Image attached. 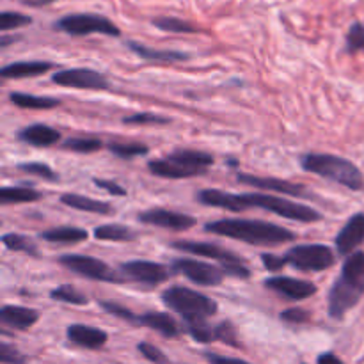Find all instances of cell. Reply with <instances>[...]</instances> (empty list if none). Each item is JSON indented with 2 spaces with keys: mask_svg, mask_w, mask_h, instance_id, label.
Instances as JSON below:
<instances>
[{
  "mask_svg": "<svg viewBox=\"0 0 364 364\" xmlns=\"http://www.w3.org/2000/svg\"><path fill=\"white\" fill-rule=\"evenodd\" d=\"M198 203L212 208H223L228 212H244L249 208H263L267 212L279 215L283 219L295 220V223H316L322 219V213L315 208L302 203H295L291 199L277 198L276 194H258V192H247V194H233V192L217 191V188H205L196 194Z\"/></svg>",
  "mask_w": 364,
  "mask_h": 364,
  "instance_id": "1",
  "label": "cell"
},
{
  "mask_svg": "<svg viewBox=\"0 0 364 364\" xmlns=\"http://www.w3.org/2000/svg\"><path fill=\"white\" fill-rule=\"evenodd\" d=\"M203 230L219 237L235 238L258 247H276L295 240L294 231L277 224L256 219H219L206 223Z\"/></svg>",
  "mask_w": 364,
  "mask_h": 364,
  "instance_id": "2",
  "label": "cell"
},
{
  "mask_svg": "<svg viewBox=\"0 0 364 364\" xmlns=\"http://www.w3.org/2000/svg\"><path fill=\"white\" fill-rule=\"evenodd\" d=\"M364 297V252L355 251L347 256L341 274L327 294V311L333 320H343L352 308Z\"/></svg>",
  "mask_w": 364,
  "mask_h": 364,
  "instance_id": "3",
  "label": "cell"
},
{
  "mask_svg": "<svg viewBox=\"0 0 364 364\" xmlns=\"http://www.w3.org/2000/svg\"><path fill=\"white\" fill-rule=\"evenodd\" d=\"M299 164L308 173L334 181L348 191H364V176L358 166L343 156L331 153H304Z\"/></svg>",
  "mask_w": 364,
  "mask_h": 364,
  "instance_id": "4",
  "label": "cell"
},
{
  "mask_svg": "<svg viewBox=\"0 0 364 364\" xmlns=\"http://www.w3.org/2000/svg\"><path fill=\"white\" fill-rule=\"evenodd\" d=\"M215 159L206 151L198 149H174L164 159H153L148 162V169L153 176L166 180H183L205 174L213 166Z\"/></svg>",
  "mask_w": 364,
  "mask_h": 364,
  "instance_id": "5",
  "label": "cell"
},
{
  "mask_svg": "<svg viewBox=\"0 0 364 364\" xmlns=\"http://www.w3.org/2000/svg\"><path fill=\"white\" fill-rule=\"evenodd\" d=\"M162 302L167 309L178 313L183 323L208 322L219 311V304L213 299L187 287H169L164 290Z\"/></svg>",
  "mask_w": 364,
  "mask_h": 364,
  "instance_id": "6",
  "label": "cell"
},
{
  "mask_svg": "<svg viewBox=\"0 0 364 364\" xmlns=\"http://www.w3.org/2000/svg\"><path fill=\"white\" fill-rule=\"evenodd\" d=\"M171 247L176 251L187 252V255L205 256V258L215 259L220 263V269L226 276L238 277V279H249L251 277V269L247 263L235 255L233 251L220 247V245L212 244V242H198V240H174L171 242Z\"/></svg>",
  "mask_w": 364,
  "mask_h": 364,
  "instance_id": "7",
  "label": "cell"
},
{
  "mask_svg": "<svg viewBox=\"0 0 364 364\" xmlns=\"http://www.w3.org/2000/svg\"><path fill=\"white\" fill-rule=\"evenodd\" d=\"M53 28L64 32L68 36H89V34H103L110 38H119L121 28L109 20L103 14L96 13H73L60 16L59 20L53 21Z\"/></svg>",
  "mask_w": 364,
  "mask_h": 364,
  "instance_id": "8",
  "label": "cell"
},
{
  "mask_svg": "<svg viewBox=\"0 0 364 364\" xmlns=\"http://www.w3.org/2000/svg\"><path fill=\"white\" fill-rule=\"evenodd\" d=\"M283 258L287 265L301 272H323L336 263L334 251L323 244L294 245Z\"/></svg>",
  "mask_w": 364,
  "mask_h": 364,
  "instance_id": "9",
  "label": "cell"
},
{
  "mask_svg": "<svg viewBox=\"0 0 364 364\" xmlns=\"http://www.w3.org/2000/svg\"><path fill=\"white\" fill-rule=\"evenodd\" d=\"M59 263L68 269L70 272L77 274V276L85 277V279L92 281H103V283H114L123 284L127 281L119 274V270H114L107 265L105 262L92 256L85 255H63L59 258Z\"/></svg>",
  "mask_w": 364,
  "mask_h": 364,
  "instance_id": "10",
  "label": "cell"
},
{
  "mask_svg": "<svg viewBox=\"0 0 364 364\" xmlns=\"http://www.w3.org/2000/svg\"><path fill=\"white\" fill-rule=\"evenodd\" d=\"M173 276H183L199 287H219L226 277L220 267L194 258H174L169 265Z\"/></svg>",
  "mask_w": 364,
  "mask_h": 364,
  "instance_id": "11",
  "label": "cell"
},
{
  "mask_svg": "<svg viewBox=\"0 0 364 364\" xmlns=\"http://www.w3.org/2000/svg\"><path fill=\"white\" fill-rule=\"evenodd\" d=\"M119 274L127 283H139L144 287H159L160 283H166L173 272L169 267L148 259H130L119 265Z\"/></svg>",
  "mask_w": 364,
  "mask_h": 364,
  "instance_id": "12",
  "label": "cell"
},
{
  "mask_svg": "<svg viewBox=\"0 0 364 364\" xmlns=\"http://www.w3.org/2000/svg\"><path fill=\"white\" fill-rule=\"evenodd\" d=\"M52 82L60 87L91 89V91H105L109 89V78L91 68H68L52 75Z\"/></svg>",
  "mask_w": 364,
  "mask_h": 364,
  "instance_id": "13",
  "label": "cell"
},
{
  "mask_svg": "<svg viewBox=\"0 0 364 364\" xmlns=\"http://www.w3.org/2000/svg\"><path fill=\"white\" fill-rule=\"evenodd\" d=\"M237 180L240 183L249 185V187H256L259 191H269L270 194H284L291 196V198H308L309 191L301 183H294V181L281 180V178L274 176H256V174H245L238 173Z\"/></svg>",
  "mask_w": 364,
  "mask_h": 364,
  "instance_id": "14",
  "label": "cell"
},
{
  "mask_svg": "<svg viewBox=\"0 0 364 364\" xmlns=\"http://www.w3.org/2000/svg\"><path fill=\"white\" fill-rule=\"evenodd\" d=\"M137 220L142 224H149V226L164 228V230L171 231H185L191 230L198 224V220L187 213L174 212V210L166 208H149L144 210L137 215Z\"/></svg>",
  "mask_w": 364,
  "mask_h": 364,
  "instance_id": "15",
  "label": "cell"
},
{
  "mask_svg": "<svg viewBox=\"0 0 364 364\" xmlns=\"http://www.w3.org/2000/svg\"><path fill=\"white\" fill-rule=\"evenodd\" d=\"M263 287L288 301H306L318 291V287L311 281L295 279L288 276H274L263 281Z\"/></svg>",
  "mask_w": 364,
  "mask_h": 364,
  "instance_id": "16",
  "label": "cell"
},
{
  "mask_svg": "<svg viewBox=\"0 0 364 364\" xmlns=\"http://www.w3.org/2000/svg\"><path fill=\"white\" fill-rule=\"evenodd\" d=\"M336 252L340 256H350L364 244V213L359 212L347 220L340 233L336 235Z\"/></svg>",
  "mask_w": 364,
  "mask_h": 364,
  "instance_id": "17",
  "label": "cell"
},
{
  "mask_svg": "<svg viewBox=\"0 0 364 364\" xmlns=\"http://www.w3.org/2000/svg\"><path fill=\"white\" fill-rule=\"evenodd\" d=\"M66 338L68 341H71L77 347L87 348V350H100L102 347H105L109 334L103 329H98V327L71 323L66 329Z\"/></svg>",
  "mask_w": 364,
  "mask_h": 364,
  "instance_id": "18",
  "label": "cell"
},
{
  "mask_svg": "<svg viewBox=\"0 0 364 364\" xmlns=\"http://www.w3.org/2000/svg\"><path fill=\"white\" fill-rule=\"evenodd\" d=\"M16 137L23 144L34 146V148H48V146L57 144L63 139V135H60L57 128H52L43 123H34L21 128L16 134Z\"/></svg>",
  "mask_w": 364,
  "mask_h": 364,
  "instance_id": "19",
  "label": "cell"
},
{
  "mask_svg": "<svg viewBox=\"0 0 364 364\" xmlns=\"http://www.w3.org/2000/svg\"><path fill=\"white\" fill-rule=\"evenodd\" d=\"M124 45H127V48L130 50V52H134L137 57H141V59L144 60H151V63L174 64L185 63V60L191 59V55H188L187 52H180V50H156L137 41H127Z\"/></svg>",
  "mask_w": 364,
  "mask_h": 364,
  "instance_id": "20",
  "label": "cell"
},
{
  "mask_svg": "<svg viewBox=\"0 0 364 364\" xmlns=\"http://www.w3.org/2000/svg\"><path fill=\"white\" fill-rule=\"evenodd\" d=\"M55 64L50 60H18V63H11L2 66L0 70V77L9 80V78H28V77H39V75L48 73L53 70Z\"/></svg>",
  "mask_w": 364,
  "mask_h": 364,
  "instance_id": "21",
  "label": "cell"
},
{
  "mask_svg": "<svg viewBox=\"0 0 364 364\" xmlns=\"http://www.w3.org/2000/svg\"><path fill=\"white\" fill-rule=\"evenodd\" d=\"M39 320V311L25 306H4L0 309V322L16 331H28Z\"/></svg>",
  "mask_w": 364,
  "mask_h": 364,
  "instance_id": "22",
  "label": "cell"
},
{
  "mask_svg": "<svg viewBox=\"0 0 364 364\" xmlns=\"http://www.w3.org/2000/svg\"><path fill=\"white\" fill-rule=\"evenodd\" d=\"M139 326L148 327V329L156 331L164 338H178L181 334V327L169 313L162 311H148L139 316Z\"/></svg>",
  "mask_w": 364,
  "mask_h": 364,
  "instance_id": "23",
  "label": "cell"
},
{
  "mask_svg": "<svg viewBox=\"0 0 364 364\" xmlns=\"http://www.w3.org/2000/svg\"><path fill=\"white\" fill-rule=\"evenodd\" d=\"M38 237L41 238V240L50 242V244L71 245V244H82V242L87 240L89 233L85 230H82V228L60 226V228H53V230L41 231Z\"/></svg>",
  "mask_w": 364,
  "mask_h": 364,
  "instance_id": "24",
  "label": "cell"
},
{
  "mask_svg": "<svg viewBox=\"0 0 364 364\" xmlns=\"http://www.w3.org/2000/svg\"><path fill=\"white\" fill-rule=\"evenodd\" d=\"M59 201L64 206L78 210V212H87V213H98V215H110L112 213V206L105 201H98V199L85 198L80 194H63Z\"/></svg>",
  "mask_w": 364,
  "mask_h": 364,
  "instance_id": "25",
  "label": "cell"
},
{
  "mask_svg": "<svg viewBox=\"0 0 364 364\" xmlns=\"http://www.w3.org/2000/svg\"><path fill=\"white\" fill-rule=\"evenodd\" d=\"M9 100L13 105L20 107V109H31V110H50L60 105L59 98H52V96H36V95H28V92H20V91L11 92Z\"/></svg>",
  "mask_w": 364,
  "mask_h": 364,
  "instance_id": "26",
  "label": "cell"
},
{
  "mask_svg": "<svg viewBox=\"0 0 364 364\" xmlns=\"http://www.w3.org/2000/svg\"><path fill=\"white\" fill-rule=\"evenodd\" d=\"M43 199V194L32 187V183L20 185V187H2L0 188V201L2 205H23V203H36Z\"/></svg>",
  "mask_w": 364,
  "mask_h": 364,
  "instance_id": "27",
  "label": "cell"
},
{
  "mask_svg": "<svg viewBox=\"0 0 364 364\" xmlns=\"http://www.w3.org/2000/svg\"><path fill=\"white\" fill-rule=\"evenodd\" d=\"M96 240L102 242H134L137 238V233L123 224H103L96 226L92 231Z\"/></svg>",
  "mask_w": 364,
  "mask_h": 364,
  "instance_id": "28",
  "label": "cell"
},
{
  "mask_svg": "<svg viewBox=\"0 0 364 364\" xmlns=\"http://www.w3.org/2000/svg\"><path fill=\"white\" fill-rule=\"evenodd\" d=\"M153 27L164 32H173V34H198L199 27L187 20H181L176 16H159L151 20Z\"/></svg>",
  "mask_w": 364,
  "mask_h": 364,
  "instance_id": "29",
  "label": "cell"
},
{
  "mask_svg": "<svg viewBox=\"0 0 364 364\" xmlns=\"http://www.w3.org/2000/svg\"><path fill=\"white\" fill-rule=\"evenodd\" d=\"M107 149H109L116 159L121 160H134L149 153L148 146L141 144V142H128V144L127 142H109V144H107Z\"/></svg>",
  "mask_w": 364,
  "mask_h": 364,
  "instance_id": "30",
  "label": "cell"
},
{
  "mask_svg": "<svg viewBox=\"0 0 364 364\" xmlns=\"http://www.w3.org/2000/svg\"><path fill=\"white\" fill-rule=\"evenodd\" d=\"M2 244L7 251L13 252H23V255L28 256H38L39 252L36 242L20 233H6L2 237Z\"/></svg>",
  "mask_w": 364,
  "mask_h": 364,
  "instance_id": "31",
  "label": "cell"
},
{
  "mask_svg": "<svg viewBox=\"0 0 364 364\" xmlns=\"http://www.w3.org/2000/svg\"><path fill=\"white\" fill-rule=\"evenodd\" d=\"M60 148L66 149V151L89 155V153L100 151L103 148V142L95 137H70L60 142Z\"/></svg>",
  "mask_w": 364,
  "mask_h": 364,
  "instance_id": "32",
  "label": "cell"
},
{
  "mask_svg": "<svg viewBox=\"0 0 364 364\" xmlns=\"http://www.w3.org/2000/svg\"><path fill=\"white\" fill-rule=\"evenodd\" d=\"M50 299L57 302H64V304L71 306H85L89 304V299L85 297L82 291H78L73 284H60V287L53 288L50 291Z\"/></svg>",
  "mask_w": 364,
  "mask_h": 364,
  "instance_id": "33",
  "label": "cell"
},
{
  "mask_svg": "<svg viewBox=\"0 0 364 364\" xmlns=\"http://www.w3.org/2000/svg\"><path fill=\"white\" fill-rule=\"evenodd\" d=\"M183 333H187L198 343H213L217 341L215 326H210L208 322H198V323H183Z\"/></svg>",
  "mask_w": 364,
  "mask_h": 364,
  "instance_id": "34",
  "label": "cell"
},
{
  "mask_svg": "<svg viewBox=\"0 0 364 364\" xmlns=\"http://www.w3.org/2000/svg\"><path fill=\"white\" fill-rule=\"evenodd\" d=\"M345 52L358 53L364 52V23L363 21H354L350 25L345 38Z\"/></svg>",
  "mask_w": 364,
  "mask_h": 364,
  "instance_id": "35",
  "label": "cell"
},
{
  "mask_svg": "<svg viewBox=\"0 0 364 364\" xmlns=\"http://www.w3.org/2000/svg\"><path fill=\"white\" fill-rule=\"evenodd\" d=\"M16 169L23 171V173L32 174V176H38L43 178V180H48V181H59V174L48 166V164H43V162H23V164H18Z\"/></svg>",
  "mask_w": 364,
  "mask_h": 364,
  "instance_id": "36",
  "label": "cell"
},
{
  "mask_svg": "<svg viewBox=\"0 0 364 364\" xmlns=\"http://www.w3.org/2000/svg\"><path fill=\"white\" fill-rule=\"evenodd\" d=\"M32 21L34 20H32L31 16H27V14L14 13V11H2V13H0V31H14V28L31 25Z\"/></svg>",
  "mask_w": 364,
  "mask_h": 364,
  "instance_id": "37",
  "label": "cell"
},
{
  "mask_svg": "<svg viewBox=\"0 0 364 364\" xmlns=\"http://www.w3.org/2000/svg\"><path fill=\"white\" fill-rule=\"evenodd\" d=\"M123 123L135 124V127H148V124H169L171 119L153 112H135L132 116H124Z\"/></svg>",
  "mask_w": 364,
  "mask_h": 364,
  "instance_id": "38",
  "label": "cell"
},
{
  "mask_svg": "<svg viewBox=\"0 0 364 364\" xmlns=\"http://www.w3.org/2000/svg\"><path fill=\"white\" fill-rule=\"evenodd\" d=\"M100 308L103 309L105 313H109V315L116 316V318L123 320V322H128V323H139V316L135 315L134 311H130L128 308H124V306L117 304V302L114 301H100L98 302Z\"/></svg>",
  "mask_w": 364,
  "mask_h": 364,
  "instance_id": "39",
  "label": "cell"
},
{
  "mask_svg": "<svg viewBox=\"0 0 364 364\" xmlns=\"http://www.w3.org/2000/svg\"><path fill=\"white\" fill-rule=\"evenodd\" d=\"M215 334H217V341H223L224 345L233 348H240V341H238V333L237 327L226 320V322H220L219 326H215Z\"/></svg>",
  "mask_w": 364,
  "mask_h": 364,
  "instance_id": "40",
  "label": "cell"
},
{
  "mask_svg": "<svg viewBox=\"0 0 364 364\" xmlns=\"http://www.w3.org/2000/svg\"><path fill=\"white\" fill-rule=\"evenodd\" d=\"M137 350L142 358L148 359V361L153 364H169L171 363L169 358H167V355L164 354L159 347L148 343V341H141V343L137 345Z\"/></svg>",
  "mask_w": 364,
  "mask_h": 364,
  "instance_id": "41",
  "label": "cell"
},
{
  "mask_svg": "<svg viewBox=\"0 0 364 364\" xmlns=\"http://www.w3.org/2000/svg\"><path fill=\"white\" fill-rule=\"evenodd\" d=\"M0 363L2 364H27V355L21 354L16 347L2 341L0 343Z\"/></svg>",
  "mask_w": 364,
  "mask_h": 364,
  "instance_id": "42",
  "label": "cell"
},
{
  "mask_svg": "<svg viewBox=\"0 0 364 364\" xmlns=\"http://www.w3.org/2000/svg\"><path fill=\"white\" fill-rule=\"evenodd\" d=\"M279 318L287 323H294V326H302V323H308L311 320V315H309L308 309L302 308H290L284 309L279 315Z\"/></svg>",
  "mask_w": 364,
  "mask_h": 364,
  "instance_id": "43",
  "label": "cell"
},
{
  "mask_svg": "<svg viewBox=\"0 0 364 364\" xmlns=\"http://www.w3.org/2000/svg\"><path fill=\"white\" fill-rule=\"evenodd\" d=\"M92 181H95L96 187L102 188V191H105L107 194L116 196V198H123V196H127V188H123L119 183H116V181L103 180V178H95Z\"/></svg>",
  "mask_w": 364,
  "mask_h": 364,
  "instance_id": "44",
  "label": "cell"
},
{
  "mask_svg": "<svg viewBox=\"0 0 364 364\" xmlns=\"http://www.w3.org/2000/svg\"><path fill=\"white\" fill-rule=\"evenodd\" d=\"M262 263L265 265V269L269 272H279L281 269H284V258L283 256H277V255H270V252H265L262 255Z\"/></svg>",
  "mask_w": 364,
  "mask_h": 364,
  "instance_id": "45",
  "label": "cell"
},
{
  "mask_svg": "<svg viewBox=\"0 0 364 364\" xmlns=\"http://www.w3.org/2000/svg\"><path fill=\"white\" fill-rule=\"evenodd\" d=\"M205 358L208 359L210 364H251V363L244 361V359L228 358V355L213 354V352H205Z\"/></svg>",
  "mask_w": 364,
  "mask_h": 364,
  "instance_id": "46",
  "label": "cell"
},
{
  "mask_svg": "<svg viewBox=\"0 0 364 364\" xmlns=\"http://www.w3.org/2000/svg\"><path fill=\"white\" fill-rule=\"evenodd\" d=\"M316 364H345V363L341 361L334 352H323V354H320L318 359H316Z\"/></svg>",
  "mask_w": 364,
  "mask_h": 364,
  "instance_id": "47",
  "label": "cell"
},
{
  "mask_svg": "<svg viewBox=\"0 0 364 364\" xmlns=\"http://www.w3.org/2000/svg\"><path fill=\"white\" fill-rule=\"evenodd\" d=\"M55 2V0H21V4L28 7H41V6H48V4Z\"/></svg>",
  "mask_w": 364,
  "mask_h": 364,
  "instance_id": "48",
  "label": "cell"
},
{
  "mask_svg": "<svg viewBox=\"0 0 364 364\" xmlns=\"http://www.w3.org/2000/svg\"><path fill=\"white\" fill-rule=\"evenodd\" d=\"M20 39V36H7V34H2V38H0V48H6V46L13 45L14 41H18Z\"/></svg>",
  "mask_w": 364,
  "mask_h": 364,
  "instance_id": "49",
  "label": "cell"
},
{
  "mask_svg": "<svg viewBox=\"0 0 364 364\" xmlns=\"http://www.w3.org/2000/svg\"><path fill=\"white\" fill-rule=\"evenodd\" d=\"M226 164H228V166L233 167V169H237L238 164H240V162H238L237 159H231V156H228V159H226Z\"/></svg>",
  "mask_w": 364,
  "mask_h": 364,
  "instance_id": "50",
  "label": "cell"
},
{
  "mask_svg": "<svg viewBox=\"0 0 364 364\" xmlns=\"http://www.w3.org/2000/svg\"><path fill=\"white\" fill-rule=\"evenodd\" d=\"M302 364H306V363H302Z\"/></svg>",
  "mask_w": 364,
  "mask_h": 364,
  "instance_id": "51",
  "label": "cell"
}]
</instances>
